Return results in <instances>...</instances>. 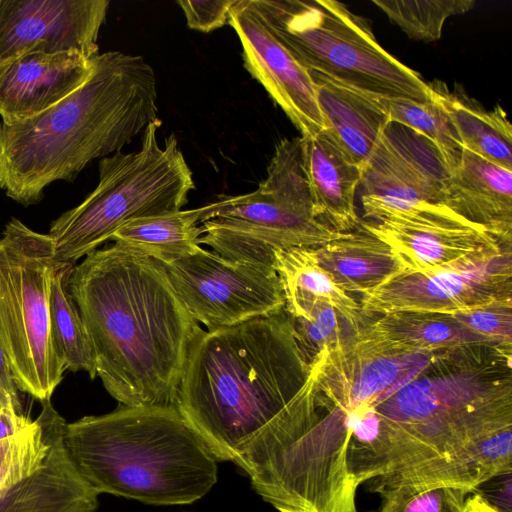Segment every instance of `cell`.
<instances>
[{"label":"cell","mask_w":512,"mask_h":512,"mask_svg":"<svg viewBox=\"0 0 512 512\" xmlns=\"http://www.w3.org/2000/svg\"><path fill=\"white\" fill-rule=\"evenodd\" d=\"M176 405L217 461L247 475L313 424L321 395L315 362L285 310L203 330L185 362Z\"/></svg>","instance_id":"1"},{"label":"cell","mask_w":512,"mask_h":512,"mask_svg":"<svg viewBox=\"0 0 512 512\" xmlns=\"http://www.w3.org/2000/svg\"><path fill=\"white\" fill-rule=\"evenodd\" d=\"M69 290L106 391L124 406L176 404L187 355L201 327L163 266L115 243L74 266Z\"/></svg>","instance_id":"2"},{"label":"cell","mask_w":512,"mask_h":512,"mask_svg":"<svg viewBox=\"0 0 512 512\" xmlns=\"http://www.w3.org/2000/svg\"><path fill=\"white\" fill-rule=\"evenodd\" d=\"M157 80L142 56L99 53L87 80L26 120L0 122V189L38 203L54 181H72L93 160L132 141L157 120Z\"/></svg>","instance_id":"3"},{"label":"cell","mask_w":512,"mask_h":512,"mask_svg":"<svg viewBox=\"0 0 512 512\" xmlns=\"http://www.w3.org/2000/svg\"><path fill=\"white\" fill-rule=\"evenodd\" d=\"M70 456L87 484L151 505L191 504L218 479L217 460L176 404L132 407L67 423Z\"/></svg>","instance_id":"4"},{"label":"cell","mask_w":512,"mask_h":512,"mask_svg":"<svg viewBox=\"0 0 512 512\" xmlns=\"http://www.w3.org/2000/svg\"><path fill=\"white\" fill-rule=\"evenodd\" d=\"M160 124L157 119L145 128L138 151L101 158L96 188L51 223L56 261L75 263L128 222L187 204L195 188L192 172L174 134L159 144Z\"/></svg>","instance_id":"5"},{"label":"cell","mask_w":512,"mask_h":512,"mask_svg":"<svg viewBox=\"0 0 512 512\" xmlns=\"http://www.w3.org/2000/svg\"><path fill=\"white\" fill-rule=\"evenodd\" d=\"M263 19L308 72L380 98L432 99L427 82L389 54L370 24L335 0H254Z\"/></svg>","instance_id":"6"},{"label":"cell","mask_w":512,"mask_h":512,"mask_svg":"<svg viewBox=\"0 0 512 512\" xmlns=\"http://www.w3.org/2000/svg\"><path fill=\"white\" fill-rule=\"evenodd\" d=\"M55 263L48 234L16 218L6 224L0 238V345L19 390L41 403L50 400L66 370L51 334Z\"/></svg>","instance_id":"7"},{"label":"cell","mask_w":512,"mask_h":512,"mask_svg":"<svg viewBox=\"0 0 512 512\" xmlns=\"http://www.w3.org/2000/svg\"><path fill=\"white\" fill-rule=\"evenodd\" d=\"M511 385V347L464 346L437 353L420 374L379 402L374 411L391 445L394 437L415 427L446 425Z\"/></svg>","instance_id":"8"},{"label":"cell","mask_w":512,"mask_h":512,"mask_svg":"<svg viewBox=\"0 0 512 512\" xmlns=\"http://www.w3.org/2000/svg\"><path fill=\"white\" fill-rule=\"evenodd\" d=\"M65 419L50 400L19 433L0 440V512H95L98 496L75 466Z\"/></svg>","instance_id":"9"},{"label":"cell","mask_w":512,"mask_h":512,"mask_svg":"<svg viewBox=\"0 0 512 512\" xmlns=\"http://www.w3.org/2000/svg\"><path fill=\"white\" fill-rule=\"evenodd\" d=\"M201 227L200 243L222 257L273 268L278 251L318 248L344 234L260 183L253 192L209 203Z\"/></svg>","instance_id":"10"},{"label":"cell","mask_w":512,"mask_h":512,"mask_svg":"<svg viewBox=\"0 0 512 512\" xmlns=\"http://www.w3.org/2000/svg\"><path fill=\"white\" fill-rule=\"evenodd\" d=\"M161 265L183 306L207 330L270 317L285 309L273 267L230 260L204 248Z\"/></svg>","instance_id":"11"},{"label":"cell","mask_w":512,"mask_h":512,"mask_svg":"<svg viewBox=\"0 0 512 512\" xmlns=\"http://www.w3.org/2000/svg\"><path fill=\"white\" fill-rule=\"evenodd\" d=\"M448 178L438 150L427 138L390 121L362 168L364 217L377 222L444 205Z\"/></svg>","instance_id":"12"},{"label":"cell","mask_w":512,"mask_h":512,"mask_svg":"<svg viewBox=\"0 0 512 512\" xmlns=\"http://www.w3.org/2000/svg\"><path fill=\"white\" fill-rule=\"evenodd\" d=\"M364 226L394 250L403 272L464 268L487 262L511 247L445 205L391 216Z\"/></svg>","instance_id":"13"},{"label":"cell","mask_w":512,"mask_h":512,"mask_svg":"<svg viewBox=\"0 0 512 512\" xmlns=\"http://www.w3.org/2000/svg\"><path fill=\"white\" fill-rule=\"evenodd\" d=\"M505 298H512L511 249L471 267L399 273L359 303L367 317L395 311L451 314Z\"/></svg>","instance_id":"14"},{"label":"cell","mask_w":512,"mask_h":512,"mask_svg":"<svg viewBox=\"0 0 512 512\" xmlns=\"http://www.w3.org/2000/svg\"><path fill=\"white\" fill-rule=\"evenodd\" d=\"M436 354L399 351L354 335L313 361L323 397L354 412L374 408L420 374Z\"/></svg>","instance_id":"15"},{"label":"cell","mask_w":512,"mask_h":512,"mask_svg":"<svg viewBox=\"0 0 512 512\" xmlns=\"http://www.w3.org/2000/svg\"><path fill=\"white\" fill-rule=\"evenodd\" d=\"M108 0H0V64L29 51L99 54Z\"/></svg>","instance_id":"16"},{"label":"cell","mask_w":512,"mask_h":512,"mask_svg":"<svg viewBox=\"0 0 512 512\" xmlns=\"http://www.w3.org/2000/svg\"><path fill=\"white\" fill-rule=\"evenodd\" d=\"M228 24L237 33L243 64L302 137L326 129L309 72L271 31L254 0H236Z\"/></svg>","instance_id":"17"},{"label":"cell","mask_w":512,"mask_h":512,"mask_svg":"<svg viewBox=\"0 0 512 512\" xmlns=\"http://www.w3.org/2000/svg\"><path fill=\"white\" fill-rule=\"evenodd\" d=\"M93 59L75 52L29 51L1 63V121L29 119L66 98L87 80Z\"/></svg>","instance_id":"18"},{"label":"cell","mask_w":512,"mask_h":512,"mask_svg":"<svg viewBox=\"0 0 512 512\" xmlns=\"http://www.w3.org/2000/svg\"><path fill=\"white\" fill-rule=\"evenodd\" d=\"M444 205L511 247L512 170L464 149L460 164L449 172Z\"/></svg>","instance_id":"19"},{"label":"cell","mask_w":512,"mask_h":512,"mask_svg":"<svg viewBox=\"0 0 512 512\" xmlns=\"http://www.w3.org/2000/svg\"><path fill=\"white\" fill-rule=\"evenodd\" d=\"M301 138L315 217L338 233L354 231L361 223L355 195L362 167L350 159L326 129Z\"/></svg>","instance_id":"20"},{"label":"cell","mask_w":512,"mask_h":512,"mask_svg":"<svg viewBox=\"0 0 512 512\" xmlns=\"http://www.w3.org/2000/svg\"><path fill=\"white\" fill-rule=\"evenodd\" d=\"M309 74L326 130L350 159L363 168L390 122L385 108L378 97L321 73Z\"/></svg>","instance_id":"21"},{"label":"cell","mask_w":512,"mask_h":512,"mask_svg":"<svg viewBox=\"0 0 512 512\" xmlns=\"http://www.w3.org/2000/svg\"><path fill=\"white\" fill-rule=\"evenodd\" d=\"M315 253L321 267L349 294L364 295L404 271L390 245L362 221L354 231L315 248Z\"/></svg>","instance_id":"22"},{"label":"cell","mask_w":512,"mask_h":512,"mask_svg":"<svg viewBox=\"0 0 512 512\" xmlns=\"http://www.w3.org/2000/svg\"><path fill=\"white\" fill-rule=\"evenodd\" d=\"M357 336L391 349L425 354L471 345H499L474 333L450 314L415 311L382 314L365 323Z\"/></svg>","instance_id":"23"},{"label":"cell","mask_w":512,"mask_h":512,"mask_svg":"<svg viewBox=\"0 0 512 512\" xmlns=\"http://www.w3.org/2000/svg\"><path fill=\"white\" fill-rule=\"evenodd\" d=\"M274 269L285 299V312L293 317L325 302L337 310L357 335L365 324L360 303L339 287L317 260L315 248L293 247L275 254Z\"/></svg>","instance_id":"24"},{"label":"cell","mask_w":512,"mask_h":512,"mask_svg":"<svg viewBox=\"0 0 512 512\" xmlns=\"http://www.w3.org/2000/svg\"><path fill=\"white\" fill-rule=\"evenodd\" d=\"M428 85L432 97L450 117L464 149L512 170V126L506 112L500 106L486 110L459 86L449 88L441 80Z\"/></svg>","instance_id":"25"},{"label":"cell","mask_w":512,"mask_h":512,"mask_svg":"<svg viewBox=\"0 0 512 512\" xmlns=\"http://www.w3.org/2000/svg\"><path fill=\"white\" fill-rule=\"evenodd\" d=\"M208 204L132 220L111 240L140 252L160 264H168L198 252L202 247L201 222Z\"/></svg>","instance_id":"26"},{"label":"cell","mask_w":512,"mask_h":512,"mask_svg":"<svg viewBox=\"0 0 512 512\" xmlns=\"http://www.w3.org/2000/svg\"><path fill=\"white\" fill-rule=\"evenodd\" d=\"M74 263L56 261L50 284V323L56 351L65 369L96 377V362L88 333L69 290Z\"/></svg>","instance_id":"27"},{"label":"cell","mask_w":512,"mask_h":512,"mask_svg":"<svg viewBox=\"0 0 512 512\" xmlns=\"http://www.w3.org/2000/svg\"><path fill=\"white\" fill-rule=\"evenodd\" d=\"M378 99L390 121L418 132L436 147L449 172L460 164L463 144L450 117L433 97L425 102L407 98Z\"/></svg>","instance_id":"28"},{"label":"cell","mask_w":512,"mask_h":512,"mask_svg":"<svg viewBox=\"0 0 512 512\" xmlns=\"http://www.w3.org/2000/svg\"><path fill=\"white\" fill-rule=\"evenodd\" d=\"M411 39L436 41L441 38L445 21L471 10L475 0H373Z\"/></svg>","instance_id":"29"},{"label":"cell","mask_w":512,"mask_h":512,"mask_svg":"<svg viewBox=\"0 0 512 512\" xmlns=\"http://www.w3.org/2000/svg\"><path fill=\"white\" fill-rule=\"evenodd\" d=\"M370 489L381 497L375 512H462L472 493L447 485L381 484Z\"/></svg>","instance_id":"30"},{"label":"cell","mask_w":512,"mask_h":512,"mask_svg":"<svg viewBox=\"0 0 512 512\" xmlns=\"http://www.w3.org/2000/svg\"><path fill=\"white\" fill-rule=\"evenodd\" d=\"M289 317L296 339L310 363L323 351L336 348L355 335L337 310L325 302H317Z\"/></svg>","instance_id":"31"},{"label":"cell","mask_w":512,"mask_h":512,"mask_svg":"<svg viewBox=\"0 0 512 512\" xmlns=\"http://www.w3.org/2000/svg\"><path fill=\"white\" fill-rule=\"evenodd\" d=\"M450 315L474 333L496 344H512V298L492 300Z\"/></svg>","instance_id":"32"},{"label":"cell","mask_w":512,"mask_h":512,"mask_svg":"<svg viewBox=\"0 0 512 512\" xmlns=\"http://www.w3.org/2000/svg\"><path fill=\"white\" fill-rule=\"evenodd\" d=\"M177 3L189 28L209 33L228 23L236 0H179Z\"/></svg>","instance_id":"33"},{"label":"cell","mask_w":512,"mask_h":512,"mask_svg":"<svg viewBox=\"0 0 512 512\" xmlns=\"http://www.w3.org/2000/svg\"><path fill=\"white\" fill-rule=\"evenodd\" d=\"M19 392L5 352L0 345V408L25 415Z\"/></svg>","instance_id":"34"},{"label":"cell","mask_w":512,"mask_h":512,"mask_svg":"<svg viewBox=\"0 0 512 512\" xmlns=\"http://www.w3.org/2000/svg\"><path fill=\"white\" fill-rule=\"evenodd\" d=\"M31 421L26 415H18L9 409L0 408V440L19 433Z\"/></svg>","instance_id":"35"},{"label":"cell","mask_w":512,"mask_h":512,"mask_svg":"<svg viewBox=\"0 0 512 512\" xmlns=\"http://www.w3.org/2000/svg\"><path fill=\"white\" fill-rule=\"evenodd\" d=\"M462 512H502L485 497L478 493H470L465 501Z\"/></svg>","instance_id":"36"}]
</instances>
